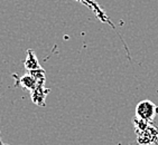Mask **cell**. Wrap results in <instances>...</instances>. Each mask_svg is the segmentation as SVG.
<instances>
[{
	"label": "cell",
	"instance_id": "obj_1",
	"mask_svg": "<svg viewBox=\"0 0 158 145\" xmlns=\"http://www.w3.org/2000/svg\"><path fill=\"white\" fill-rule=\"evenodd\" d=\"M158 115V106L152 100H143L137 104L136 106V112H135V117L139 118L141 121L149 122L152 123L155 117Z\"/></svg>",
	"mask_w": 158,
	"mask_h": 145
},
{
	"label": "cell",
	"instance_id": "obj_2",
	"mask_svg": "<svg viewBox=\"0 0 158 145\" xmlns=\"http://www.w3.org/2000/svg\"><path fill=\"white\" fill-rule=\"evenodd\" d=\"M27 54H28V56H27L26 61H25V67H26L29 72H31V70L40 69V64H38V61H37V58H36V55L34 54L33 50H31V49H28Z\"/></svg>",
	"mask_w": 158,
	"mask_h": 145
},
{
	"label": "cell",
	"instance_id": "obj_3",
	"mask_svg": "<svg viewBox=\"0 0 158 145\" xmlns=\"http://www.w3.org/2000/svg\"><path fill=\"white\" fill-rule=\"evenodd\" d=\"M0 145H9V144H6V143H5L2 139H1V135H0Z\"/></svg>",
	"mask_w": 158,
	"mask_h": 145
}]
</instances>
